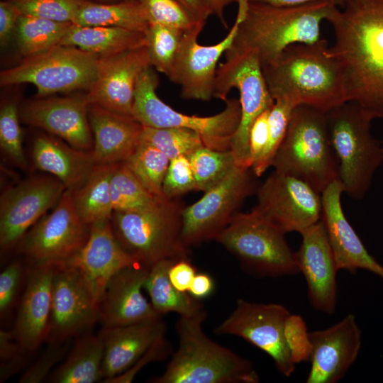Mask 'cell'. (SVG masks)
I'll return each instance as SVG.
<instances>
[{"mask_svg": "<svg viewBox=\"0 0 383 383\" xmlns=\"http://www.w3.org/2000/svg\"><path fill=\"white\" fill-rule=\"evenodd\" d=\"M301 235L296 260L307 284L309 302L320 312L333 313L337 303L338 269L323 222L321 220Z\"/></svg>", "mask_w": 383, "mask_h": 383, "instance_id": "cell-23", "label": "cell"}, {"mask_svg": "<svg viewBox=\"0 0 383 383\" xmlns=\"http://www.w3.org/2000/svg\"><path fill=\"white\" fill-rule=\"evenodd\" d=\"M118 163L95 165L86 182L72 192L77 212L89 227L111 219V179Z\"/></svg>", "mask_w": 383, "mask_h": 383, "instance_id": "cell-32", "label": "cell"}, {"mask_svg": "<svg viewBox=\"0 0 383 383\" xmlns=\"http://www.w3.org/2000/svg\"><path fill=\"white\" fill-rule=\"evenodd\" d=\"M27 275V261L13 260L0 274V318L6 320L19 303V294L24 289Z\"/></svg>", "mask_w": 383, "mask_h": 383, "instance_id": "cell-44", "label": "cell"}, {"mask_svg": "<svg viewBox=\"0 0 383 383\" xmlns=\"http://www.w3.org/2000/svg\"><path fill=\"white\" fill-rule=\"evenodd\" d=\"M327 21L335 35L328 53L341 66L346 101L383 120V0H348Z\"/></svg>", "mask_w": 383, "mask_h": 383, "instance_id": "cell-1", "label": "cell"}, {"mask_svg": "<svg viewBox=\"0 0 383 383\" xmlns=\"http://www.w3.org/2000/svg\"><path fill=\"white\" fill-rule=\"evenodd\" d=\"M43 353L23 373L19 383H40L47 379L54 366L67 355L71 340L62 343H48Z\"/></svg>", "mask_w": 383, "mask_h": 383, "instance_id": "cell-49", "label": "cell"}, {"mask_svg": "<svg viewBox=\"0 0 383 383\" xmlns=\"http://www.w3.org/2000/svg\"><path fill=\"white\" fill-rule=\"evenodd\" d=\"M162 318L111 328L99 332L104 345L101 367L104 380L116 377L131 367L160 337L165 335Z\"/></svg>", "mask_w": 383, "mask_h": 383, "instance_id": "cell-28", "label": "cell"}, {"mask_svg": "<svg viewBox=\"0 0 383 383\" xmlns=\"http://www.w3.org/2000/svg\"><path fill=\"white\" fill-rule=\"evenodd\" d=\"M150 66L146 46L100 57L96 78L85 95L89 104L132 116L138 79Z\"/></svg>", "mask_w": 383, "mask_h": 383, "instance_id": "cell-19", "label": "cell"}, {"mask_svg": "<svg viewBox=\"0 0 383 383\" xmlns=\"http://www.w3.org/2000/svg\"><path fill=\"white\" fill-rule=\"evenodd\" d=\"M22 15L59 22H71L82 4L76 0H13Z\"/></svg>", "mask_w": 383, "mask_h": 383, "instance_id": "cell-45", "label": "cell"}, {"mask_svg": "<svg viewBox=\"0 0 383 383\" xmlns=\"http://www.w3.org/2000/svg\"><path fill=\"white\" fill-rule=\"evenodd\" d=\"M250 168L236 167L221 183L204 192L182 214V240L186 247L216 236L227 226L244 200L257 192Z\"/></svg>", "mask_w": 383, "mask_h": 383, "instance_id": "cell-12", "label": "cell"}, {"mask_svg": "<svg viewBox=\"0 0 383 383\" xmlns=\"http://www.w3.org/2000/svg\"><path fill=\"white\" fill-rule=\"evenodd\" d=\"M213 10V14L216 15V17L219 19L220 22L225 26L228 28L227 23L224 18V9L229 4L233 2H237L238 0H209Z\"/></svg>", "mask_w": 383, "mask_h": 383, "instance_id": "cell-56", "label": "cell"}, {"mask_svg": "<svg viewBox=\"0 0 383 383\" xmlns=\"http://www.w3.org/2000/svg\"><path fill=\"white\" fill-rule=\"evenodd\" d=\"M226 60L217 68L213 96L226 101L233 88L239 91L241 116L231 143L235 164L250 168L248 138L255 119L274 104L267 86L256 52L248 51L226 55Z\"/></svg>", "mask_w": 383, "mask_h": 383, "instance_id": "cell-10", "label": "cell"}, {"mask_svg": "<svg viewBox=\"0 0 383 383\" xmlns=\"http://www.w3.org/2000/svg\"><path fill=\"white\" fill-rule=\"evenodd\" d=\"M257 195L253 209L285 234H301L321 219V193L295 177L274 171L257 188Z\"/></svg>", "mask_w": 383, "mask_h": 383, "instance_id": "cell-16", "label": "cell"}, {"mask_svg": "<svg viewBox=\"0 0 383 383\" xmlns=\"http://www.w3.org/2000/svg\"><path fill=\"white\" fill-rule=\"evenodd\" d=\"M88 106L85 96L37 99L25 104L19 116L24 123L55 135L77 149L91 151Z\"/></svg>", "mask_w": 383, "mask_h": 383, "instance_id": "cell-22", "label": "cell"}, {"mask_svg": "<svg viewBox=\"0 0 383 383\" xmlns=\"http://www.w3.org/2000/svg\"><path fill=\"white\" fill-rule=\"evenodd\" d=\"M196 274V268L188 259L174 262L169 270V277L171 283L181 292L189 291Z\"/></svg>", "mask_w": 383, "mask_h": 383, "instance_id": "cell-52", "label": "cell"}, {"mask_svg": "<svg viewBox=\"0 0 383 383\" xmlns=\"http://www.w3.org/2000/svg\"><path fill=\"white\" fill-rule=\"evenodd\" d=\"M284 333L293 363L310 361L313 345L304 318L290 313L285 321Z\"/></svg>", "mask_w": 383, "mask_h": 383, "instance_id": "cell-47", "label": "cell"}, {"mask_svg": "<svg viewBox=\"0 0 383 383\" xmlns=\"http://www.w3.org/2000/svg\"><path fill=\"white\" fill-rule=\"evenodd\" d=\"M72 24L21 14L16 26L20 52L26 57L59 45Z\"/></svg>", "mask_w": 383, "mask_h": 383, "instance_id": "cell-35", "label": "cell"}, {"mask_svg": "<svg viewBox=\"0 0 383 383\" xmlns=\"http://www.w3.org/2000/svg\"><path fill=\"white\" fill-rule=\"evenodd\" d=\"M291 313L279 304L238 299L232 313L216 328L218 335L240 337L267 353L287 377L295 370L284 338V323Z\"/></svg>", "mask_w": 383, "mask_h": 383, "instance_id": "cell-17", "label": "cell"}, {"mask_svg": "<svg viewBox=\"0 0 383 383\" xmlns=\"http://www.w3.org/2000/svg\"><path fill=\"white\" fill-rule=\"evenodd\" d=\"M72 23L118 27L145 33L150 22L137 0H127L115 4H82Z\"/></svg>", "mask_w": 383, "mask_h": 383, "instance_id": "cell-34", "label": "cell"}, {"mask_svg": "<svg viewBox=\"0 0 383 383\" xmlns=\"http://www.w3.org/2000/svg\"><path fill=\"white\" fill-rule=\"evenodd\" d=\"M65 262L81 272L99 302L113 275L126 267L140 263L121 246L111 221L91 226L86 243Z\"/></svg>", "mask_w": 383, "mask_h": 383, "instance_id": "cell-26", "label": "cell"}, {"mask_svg": "<svg viewBox=\"0 0 383 383\" xmlns=\"http://www.w3.org/2000/svg\"><path fill=\"white\" fill-rule=\"evenodd\" d=\"M158 77L152 66L140 75L135 87L132 116L144 127L182 128L195 131L206 147L228 150L240 123L239 99H227L223 110L211 116H189L165 104L156 92Z\"/></svg>", "mask_w": 383, "mask_h": 383, "instance_id": "cell-9", "label": "cell"}, {"mask_svg": "<svg viewBox=\"0 0 383 383\" xmlns=\"http://www.w3.org/2000/svg\"><path fill=\"white\" fill-rule=\"evenodd\" d=\"M331 145L338 162V181L343 193L360 200L368 192L383 164L382 143L372 133L373 118L346 101L326 113Z\"/></svg>", "mask_w": 383, "mask_h": 383, "instance_id": "cell-5", "label": "cell"}, {"mask_svg": "<svg viewBox=\"0 0 383 383\" xmlns=\"http://www.w3.org/2000/svg\"><path fill=\"white\" fill-rule=\"evenodd\" d=\"M140 140L157 148L170 160L181 155L189 157L205 146L197 133L182 128L144 127Z\"/></svg>", "mask_w": 383, "mask_h": 383, "instance_id": "cell-40", "label": "cell"}, {"mask_svg": "<svg viewBox=\"0 0 383 383\" xmlns=\"http://www.w3.org/2000/svg\"><path fill=\"white\" fill-rule=\"evenodd\" d=\"M197 191L206 192L221 183L236 167L231 150L203 146L189 157Z\"/></svg>", "mask_w": 383, "mask_h": 383, "instance_id": "cell-38", "label": "cell"}, {"mask_svg": "<svg viewBox=\"0 0 383 383\" xmlns=\"http://www.w3.org/2000/svg\"><path fill=\"white\" fill-rule=\"evenodd\" d=\"M382 148H383V142H382ZM382 168H383V164H382Z\"/></svg>", "mask_w": 383, "mask_h": 383, "instance_id": "cell-59", "label": "cell"}, {"mask_svg": "<svg viewBox=\"0 0 383 383\" xmlns=\"http://www.w3.org/2000/svg\"><path fill=\"white\" fill-rule=\"evenodd\" d=\"M19 111L14 102L3 104L0 110V147L3 155L15 166L27 170L28 163L22 145Z\"/></svg>", "mask_w": 383, "mask_h": 383, "instance_id": "cell-42", "label": "cell"}, {"mask_svg": "<svg viewBox=\"0 0 383 383\" xmlns=\"http://www.w3.org/2000/svg\"><path fill=\"white\" fill-rule=\"evenodd\" d=\"M99 58L74 46L57 45L1 71L0 83L2 86L33 84L40 96L89 89L96 78Z\"/></svg>", "mask_w": 383, "mask_h": 383, "instance_id": "cell-11", "label": "cell"}, {"mask_svg": "<svg viewBox=\"0 0 383 383\" xmlns=\"http://www.w3.org/2000/svg\"><path fill=\"white\" fill-rule=\"evenodd\" d=\"M30 153L35 169L57 177L72 192L86 182L95 165L91 151L77 149L48 135L38 136Z\"/></svg>", "mask_w": 383, "mask_h": 383, "instance_id": "cell-29", "label": "cell"}, {"mask_svg": "<svg viewBox=\"0 0 383 383\" xmlns=\"http://www.w3.org/2000/svg\"><path fill=\"white\" fill-rule=\"evenodd\" d=\"M104 345L99 334L91 331L74 338L65 360L50 374V383H94L102 379Z\"/></svg>", "mask_w": 383, "mask_h": 383, "instance_id": "cell-30", "label": "cell"}, {"mask_svg": "<svg viewBox=\"0 0 383 383\" xmlns=\"http://www.w3.org/2000/svg\"><path fill=\"white\" fill-rule=\"evenodd\" d=\"M272 167L277 172L306 182L321 193L338 180V162L326 113L306 105L295 107Z\"/></svg>", "mask_w": 383, "mask_h": 383, "instance_id": "cell-6", "label": "cell"}, {"mask_svg": "<svg viewBox=\"0 0 383 383\" xmlns=\"http://www.w3.org/2000/svg\"><path fill=\"white\" fill-rule=\"evenodd\" d=\"M174 262L167 259L152 265L144 289L149 294L153 308L160 314L174 312L179 316H195L204 311L203 304L188 292L178 290L171 283L169 270Z\"/></svg>", "mask_w": 383, "mask_h": 383, "instance_id": "cell-33", "label": "cell"}, {"mask_svg": "<svg viewBox=\"0 0 383 383\" xmlns=\"http://www.w3.org/2000/svg\"><path fill=\"white\" fill-rule=\"evenodd\" d=\"M313 345L307 383H335L355 362L362 345L361 330L349 313L331 326L309 333Z\"/></svg>", "mask_w": 383, "mask_h": 383, "instance_id": "cell-20", "label": "cell"}, {"mask_svg": "<svg viewBox=\"0 0 383 383\" xmlns=\"http://www.w3.org/2000/svg\"><path fill=\"white\" fill-rule=\"evenodd\" d=\"M196 21L206 23L207 18L213 14L212 7L209 0H175Z\"/></svg>", "mask_w": 383, "mask_h": 383, "instance_id": "cell-54", "label": "cell"}, {"mask_svg": "<svg viewBox=\"0 0 383 383\" xmlns=\"http://www.w3.org/2000/svg\"><path fill=\"white\" fill-rule=\"evenodd\" d=\"M254 2L265 3L278 6H293L303 5L311 2H316L325 0H248ZM331 1V0H329Z\"/></svg>", "mask_w": 383, "mask_h": 383, "instance_id": "cell-57", "label": "cell"}, {"mask_svg": "<svg viewBox=\"0 0 383 383\" xmlns=\"http://www.w3.org/2000/svg\"><path fill=\"white\" fill-rule=\"evenodd\" d=\"M171 352V346L165 335L157 339L127 370L123 373L103 381L106 383H130L138 372L145 365L167 358Z\"/></svg>", "mask_w": 383, "mask_h": 383, "instance_id": "cell-50", "label": "cell"}, {"mask_svg": "<svg viewBox=\"0 0 383 383\" xmlns=\"http://www.w3.org/2000/svg\"><path fill=\"white\" fill-rule=\"evenodd\" d=\"M89 233L77 212L72 192L66 189L52 211L28 230L14 252L30 262H65L84 246Z\"/></svg>", "mask_w": 383, "mask_h": 383, "instance_id": "cell-13", "label": "cell"}, {"mask_svg": "<svg viewBox=\"0 0 383 383\" xmlns=\"http://www.w3.org/2000/svg\"><path fill=\"white\" fill-rule=\"evenodd\" d=\"M56 265L27 261L26 284L11 331L16 340L30 355L46 342Z\"/></svg>", "mask_w": 383, "mask_h": 383, "instance_id": "cell-21", "label": "cell"}, {"mask_svg": "<svg viewBox=\"0 0 383 383\" xmlns=\"http://www.w3.org/2000/svg\"><path fill=\"white\" fill-rule=\"evenodd\" d=\"M49 174H33L8 187L0 198L1 254L14 252L17 245L47 211L55 206L66 190Z\"/></svg>", "mask_w": 383, "mask_h": 383, "instance_id": "cell-15", "label": "cell"}, {"mask_svg": "<svg viewBox=\"0 0 383 383\" xmlns=\"http://www.w3.org/2000/svg\"><path fill=\"white\" fill-rule=\"evenodd\" d=\"M88 118L93 134L91 152L95 165L124 162L140 143L144 126L132 116L89 104Z\"/></svg>", "mask_w": 383, "mask_h": 383, "instance_id": "cell-27", "label": "cell"}, {"mask_svg": "<svg viewBox=\"0 0 383 383\" xmlns=\"http://www.w3.org/2000/svg\"><path fill=\"white\" fill-rule=\"evenodd\" d=\"M184 208L179 199L163 196L140 210L113 211L111 222L124 250L151 267L162 260L188 259V248L182 240Z\"/></svg>", "mask_w": 383, "mask_h": 383, "instance_id": "cell-7", "label": "cell"}, {"mask_svg": "<svg viewBox=\"0 0 383 383\" xmlns=\"http://www.w3.org/2000/svg\"><path fill=\"white\" fill-rule=\"evenodd\" d=\"M185 30L150 23L145 31L150 65L169 77Z\"/></svg>", "mask_w": 383, "mask_h": 383, "instance_id": "cell-39", "label": "cell"}, {"mask_svg": "<svg viewBox=\"0 0 383 383\" xmlns=\"http://www.w3.org/2000/svg\"><path fill=\"white\" fill-rule=\"evenodd\" d=\"M271 109L263 111L252 123L248 138L251 167L265 150L269 139V113Z\"/></svg>", "mask_w": 383, "mask_h": 383, "instance_id": "cell-51", "label": "cell"}, {"mask_svg": "<svg viewBox=\"0 0 383 383\" xmlns=\"http://www.w3.org/2000/svg\"><path fill=\"white\" fill-rule=\"evenodd\" d=\"M238 31L225 55L253 51L262 69L275 62L291 45L319 41L321 23L335 7L329 0L293 6L248 0H238Z\"/></svg>", "mask_w": 383, "mask_h": 383, "instance_id": "cell-2", "label": "cell"}, {"mask_svg": "<svg viewBox=\"0 0 383 383\" xmlns=\"http://www.w3.org/2000/svg\"><path fill=\"white\" fill-rule=\"evenodd\" d=\"M213 282L207 274H196L192 280L188 292L199 299L208 296L213 290Z\"/></svg>", "mask_w": 383, "mask_h": 383, "instance_id": "cell-55", "label": "cell"}, {"mask_svg": "<svg viewBox=\"0 0 383 383\" xmlns=\"http://www.w3.org/2000/svg\"><path fill=\"white\" fill-rule=\"evenodd\" d=\"M150 267L138 263L126 267L109 280L99 302L102 328L126 326L162 318L142 292Z\"/></svg>", "mask_w": 383, "mask_h": 383, "instance_id": "cell-24", "label": "cell"}, {"mask_svg": "<svg viewBox=\"0 0 383 383\" xmlns=\"http://www.w3.org/2000/svg\"><path fill=\"white\" fill-rule=\"evenodd\" d=\"M239 18L221 41L211 45H200L198 37L204 26L184 32L168 78L180 87L184 99L209 101L213 97L217 63L231 46L236 35Z\"/></svg>", "mask_w": 383, "mask_h": 383, "instance_id": "cell-18", "label": "cell"}, {"mask_svg": "<svg viewBox=\"0 0 383 383\" xmlns=\"http://www.w3.org/2000/svg\"><path fill=\"white\" fill-rule=\"evenodd\" d=\"M21 13L13 4H0V40L4 44L11 35Z\"/></svg>", "mask_w": 383, "mask_h": 383, "instance_id": "cell-53", "label": "cell"}, {"mask_svg": "<svg viewBox=\"0 0 383 383\" xmlns=\"http://www.w3.org/2000/svg\"><path fill=\"white\" fill-rule=\"evenodd\" d=\"M343 193V188L338 180L330 184L321 193V220L338 269L351 273L357 270H365L383 279V265L369 253L345 216L341 204Z\"/></svg>", "mask_w": 383, "mask_h": 383, "instance_id": "cell-25", "label": "cell"}, {"mask_svg": "<svg viewBox=\"0 0 383 383\" xmlns=\"http://www.w3.org/2000/svg\"><path fill=\"white\" fill-rule=\"evenodd\" d=\"M170 160L151 144L140 140L124 162L140 183L153 195L165 196L162 184Z\"/></svg>", "mask_w": 383, "mask_h": 383, "instance_id": "cell-36", "label": "cell"}, {"mask_svg": "<svg viewBox=\"0 0 383 383\" xmlns=\"http://www.w3.org/2000/svg\"><path fill=\"white\" fill-rule=\"evenodd\" d=\"M295 107L284 99H277L269 113V139L258 160L251 167L259 177L272 165L275 155L286 135L290 117Z\"/></svg>", "mask_w": 383, "mask_h": 383, "instance_id": "cell-41", "label": "cell"}, {"mask_svg": "<svg viewBox=\"0 0 383 383\" xmlns=\"http://www.w3.org/2000/svg\"><path fill=\"white\" fill-rule=\"evenodd\" d=\"M262 72L274 101L284 99L294 107L306 105L324 113L347 101L341 66L329 55L325 40L289 45Z\"/></svg>", "mask_w": 383, "mask_h": 383, "instance_id": "cell-3", "label": "cell"}, {"mask_svg": "<svg viewBox=\"0 0 383 383\" xmlns=\"http://www.w3.org/2000/svg\"><path fill=\"white\" fill-rule=\"evenodd\" d=\"M204 310L193 316H179L176 323L179 340L165 372L151 379L154 383H257L253 365L204 333Z\"/></svg>", "mask_w": 383, "mask_h": 383, "instance_id": "cell-4", "label": "cell"}, {"mask_svg": "<svg viewBox=\"0 0 383 383\" xmlns=\"http://www.w3.org/2000/svg\"><path fill=\"white\" fill-rule=\"evenodd\" d=\"M348 1V0H331V3L337 7H343Z\"/></svg>", "mask_w": 383, "mask_h": 383, "instance_id": "cell-58", "label": "cell"}, {"mask_svg": "<svg viewBox=\"0 0 383 383\" xmlns=\"http://www.w3.org/2000/svg\"><path fill=\"white\" fill-rule=\"evenodd\" d=\"M110 189L113 211L140 210L163 197L151 194L124 162L117 164L111 179Z\"/></svg>", "mask_w": 383, "mask_h": 383, "instance_id": "cell-37", "label": "cell"}, {"mask_svg": "<svg viewBox=\"0 0 383 383\" xmlns=\"http://www.w3.org/2000/svg\"><path fill=\"white\" fill-rule=\"evenodd\" d=\"M99 320V302L76 267L57 262L46 343H62L91 331Z\"/></svg>", "mask_w": 383, "mask_h": 383, "instance_id": "cell-14", "label": "cell"}, {"mask_svg": "<svg viewBox=\"0 0 383 383\" xmlns=\"http://www.w3.org/2000/svg\"><path fill=\"white\" fill-rule=\"evenodd\" d=\"M107 57L146 46L145 33L118 27L72 24L60 44Z\"/></svg>", "mask_w": 383, "mask_h": 383, "instance_id": "cell-31", "label": "cell"}, {"mask_svg": "<svg viewBox=\"0 0 383 383\" xmlns=\"http://www.w3.org/2000/svg\"><path fill=\"white\" fill-rule=\"evenodd\" d=\"M29 354L14 338L11 330H0V382H4L26 365Z\"/></svg>", "mask_w": 383, "mask_h": 383, "instance_id": "cell-48", "label": "cell"}, {"mask_svg": "<svg viewBox=\"0 0 383 383\" xmlns=\"http://www.w3.org/2000/svg\"><path fill=\"white\" fill-rule=\"evenodd\" d=\"M150 23H156L183 30H192L205 23L196 21L175 0H137Z\"/></svg>", "mask_w": 383, "mask_h": 383, "instance_id": "cell-43", "label": "cell"}, {"mask_svg": "<svg viewBox=\"0 0 383 383\" xmlns=\"http://www.w3.org/2000/svg\"><path fill=\"white\" fill-rule=\"evenodd\" d=\"M215 240L233 254L243 267L257 277H279L299 273L296 254L285 233L254 209L237 213Z\"/></svg>", "mask_w": 383, "mask_h": 383, "instance_id": "cell-8", "label": "cell"}, {"mask_svg": "<svg viewBox=\"0 0 383 383\" xmlns=\"http://www.w3.org/2000/svg\"><path fill=\"white\" fill-rule=\"evenodd\" d=\"M193 190L196 187L189 157L181 155L170 160L162 184L163 195L168 199H179Z\"/></svg>", "mask_w": 383, "mask_h": 383, "instance_id": "cell-46", "label": "cell"}]
</instances>
